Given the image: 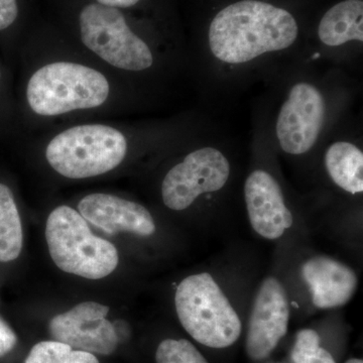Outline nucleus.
<instances>
[{"label": "nucleus", "mask_w": 363, "mask_h": 363, "mask_svg": "<svg viewBox=\"0 0 363 363\" xmlns=\"http://www.w3.org/2000/svg\"><path fill=\"white\" fill-rule=\"evenodd\" d=\"M33 117L55 121L72 114L98 113L117 102V83L99 64L74 57H55L35 65L25 87Z\"/></svg>", "instance_id": "nucleus-1"}, {"label": "nucleus", "mask_w": 363, "mask_h": 363, "mask_svg": "<svg viewBox=\"0 0 363 363\" xmlns=\"http://www.w3.org/2000/svg\"><path fill=\"white\" fill-rule=\"evenodd\" d=\"M297 21L286 9L259 0H242L217 13L209 28L212 54L227 64H243L297 40Z\"/></svg>", "instance_id": "nucleus-2"}, {"label": "nucleus", "mask_w": 363, "mask_h": 363, "mask_svg": "<svg viewBox=\"0 0 363 363\" xmlns=\"http://www.w3.org/2000/svg\"><path fill=\"white\" fill-rule=\"evenodd\" d=\"M128 138L113 123L73 124L51 136L45 147V161L64 178H95L123 164L130 152Z\"/></svg>", "instance_id": "nucleus-3"}, {"label": "nucleus", "mask_w": 363, "mask_h": 363, "mask_svg": "<svg viewBox=\"0 0 363 363\" xmlns=\"http://www.w3.org/2000/svg\"><path fill=\"white\" fill-rule=\"evenodd\" d=\"M77 26L81 45L107 70L138 73L154 65L152 49L121 9L90 2L79 11Z\"/></svg>", "instance_id": "nucleus-4"}, {"label": "nucleus", "mask_w": 363, "mask_h": 363, "mask_svg": "<svg viewBox=\"0 0 363 363\" xmlns=\"http://www.w3.org/2000/svg\"><path fill=\"white\" fill-rule=\"evenodd\" d=\"M175 305L182 326L202 345L220 350L240 338V317L208 272L184 279L177 288Z\"/></svg>", "instance_id": "nucleus-5"}, {"label": "nucleus", "mask_w": 363, "mask_h": 363, "mask_svg": "<svg viewBox=\"0 0 363 363\" xmlns=\"http://www.w3.org/2000/svg\"><path fill=\"white\" fill-rule=\"evenodd\" d=\"M45 240L52 262L68 274L100 279L118 264L116 247L91 233L84 217L66 205L57 207L48 217Z\"/></svg>", "instance_id": "nucleus-6"}, {"label": "nucleus", "mask_w": 363, "mask_h": 363, "mask_svg": "<svg viewBox=\"0 0 363 363\" xmlns=\"http://www.w3.org/2000/svg\"><path fill=\"white\" fill-rule=\"evenodd\" d=\"M230 176L228 160L214 147L190 152L169 169L162 184V202L169 209H187L199 196L224 187Z\"/></svg>", "instance_id": "nucleus-7"}, {"label": "nucleus", "mask_w": 363, "mask_h": 363, "mask_svg": "<svg viewBox=\"0 0 363 363\" xmlns=\"http://www.w3.org/2000/svg\"><path fill=\"white\" fill-rule=\"evenodd\" d=\"M326 116L323 95L309 83H298L279 111L277 136L286 154L303 155L316 143Z\"/></svg>", "instance_id": "nucleus-8"}, {"label": "nucleus", "mask_w": 363, "mask_h": 363, "mask_svg": "<svg viewBox=\"0 0 363 363\" xmlns=\"http://www.w3.org/2000/svg\"><path fill=\"white\" fill-rule=\"evenodd\" d=\"M109 307L84 302L68 312L57 315L50 322L52 338L72 350L109 355L116 350L118 336L116 327L107 320Z\"/></svg>", "instance_id": "nucleus-9"}, {"label": "nucleus", "mask_w": 363, "mask_h": 363, "mask_svg": "<svg viewBox=\"0 0 363 363\" xmlns=\"http://www.w3.org/2000/svg\"><path fill=\"white\" fill-rule=\"evenodd\" d=\"M290 306L281 281L269 277L262 281L253 303L245 350L252 360L269 357L288 332Z\"/></svg>", "instance_id": "nucleus-10"}, {"label": "nucleus", "mask_w": 363, "mask_h": 363, "mask_svg": "<svg viewBox=\"0 0 363 363\" xmlns=\"http://www.w3.org/2000/svg\"><path fill=\"white\" fill-rule=\"evenodd\" d=\"M245 197L250 224L262 238L277 240L292 227L293 215L271 174L262 169L252 172L245 181Z\"/></svg>", "instance_id": "nucleus-11"}, {"label": "nucleus", "mask_w": 363, "mask_h": 363, "mask_svg": "<svg viewBox=\"0 0 363 363\" xmlns=\"http://www.w3.org/2000/svg\"><path fill=\"white\" fill-rule=\"evenodd\" d=\"M78 212L86 221L109 234L128 231L150 236L156 223L147 208L138 203L106 193L85 196L78 204Z\"/></svg>", "instance_id": "nucleus-12"}, {"label": "nucleus", "mask_w": 363, "mask_h": 363, "mask_svg": "<svg viewBox=\"0 0 363 363\" xmlns=\"http://www.w3.org/2000/svg\"><path fill=\"white\" fill-rule=\"evenodd\" d=\"M302 277L312 294V302L319 309H333L347 304L358 286L357 274L350 267L327 257L308 259Z\"/></svg>", "instance_id": "nucleus-13"}, {"label": "nucleus", "mask_w": 363, "mask_h": 363, "mask_svg": "<svg viewBox=\"0 0 363 363\" xmlns=\"http://www.w3.org/2000/svg\"><path fill=\"white\" fill-rule=\"evenodd\" d=\"M318 35L329 47L363 42L362 0H345L331 7L320 21Z\"/></svg>", "instance_id": "nucleus-14"}, {"label": "nucleus", "mask_w": 363, "mask_h": 363, "mask_svg": "<svg viewBox=\"0 0 363 363\" xmlns=\"http://www.w3.org/2000/svg\"><path fill=\"white\" fill-rule=\"evenodd\" d=\"M325 167L332 181L351 194L363 191V154L350 143H333L325 154Z\"/></svg>", "instance_id": "nucleus-15"}, {"label": "nucleus", "mask_w": 363, "mask_h": 363, "mask_svg": "<svg viewBox=\"0 0 363 363\" xmlns=\"http://www.w3.org/2000/svg\"><path fill=\"white\" fill-rule=\"evenodd\" d=\"M23 241V226L13 192L0 183V262L18 259Z\"/></svg>", "instance_id": "nucleus-16"}, {"label": "nucleus", "mask_w": 363, "mask_h": 363, "mask_svg": "<svg viewBox=\"0 0 363 363\" xmlns=\"http://www.w3.org/2000/svg\"><path fill=\"white\" fill-rule=\"evenodd\" d=\"M292 359L294 363H336L331 353L320 346V336L312 329L298 332Z\"/></svg>", "instance_id": "nucleus-17"}, {"label": "nucleus", "mask_w": 363, "mask_h": 363, "mask_svg": "<svg viewBox=\"0 0 363 363\" xmlns=\"http://www.w3.org/2000/svg\"><path fill=\"white\" fill-rule=\"evenodd\" d=\"M157 363H208L200 351L186 339H166L157 346Z\"/></svg>", "instance_id": "nucleus-18"}, {"label": "nucleus", "mask_w": 363, "mask_h": 363, "mask_svg": "<svg viewBox=\"0 0 363 363\" xmlns=\"http://www.w3.org/2000/svg\"><path fill=\"white\" fill-rule=\"evenodd\" d=\"M71 350L60 341H43L33 346L25 363H62Z\"/></svg>", "instance_id": "nucleus-19"}, {"label": "nucleus", "mask_w": 363, "mask_h": 363, "mask_svg": "<svg viewBox=\"0 0 363 363\" xmlns=\"http://www.w3.org/2000/svg\"><path fill=\"white\" fill-rule=\"evenodd\" d=\"M18 0H0V32L11 28L18 16Z\"/></svg>", "instance_id": "nucleus-20"}, {"label": "nucleus", "mask_w": 363, "mask_h": 363, "mask_svg": "<svg viewBox=\"0 0 363 363\" xmlns=\"http://www.w3.org/2000/svg\"><path fill=\"white\" fill-rule=\"evenodd\" d=\"M16 341H18V338H16L13 329L0 318V357L11 352L16 346Z\"/></svg>", "instance_id": "nucleus-21"}, {"label": "nucleus", "mask_w": 363, "mask_h": 363, "mask_svg": "<svg viewBox=\"0 0 363 363\" xmlns=\"http://www.w3.org/2000/svg\"><path fill=\"white\" fill-rule=\"evenodd\" d=\"M62 363H99L93 353L82 350H71Z\"/></svg>", "instance_id": "nucleus-22"}, {"label": "nucleus", "mask_w": 363, "mask_h": 363, "mask_svg": "<svg viewBox=\"0 0 363 363\" xmlns=\"http://www.w3.org/2000/svg\"><path fill=\"white\" fill-rule=\"evenodd\" d=\"M142 0H93L95 4L101 6L112 7V9H130L140 4Z\"/></svg>", "instance_id": "nucleus-23"}, {"label": "nucleus", "mask_w": 363, "mask_h": 363, "mask_svg": "<svg viewBox=\"0 0 363 363\" xmlns=\"http://www.w3.org/2000/svg\"><path fill=\"white\" fill-rule=\"evenodd\" d=\"M345 363H363V362L362 359H359V358H352V359H350Z\"/></svg>", "instance_id": "nucleus-24"}, {"label": "nucleus", "mask_w": 363, "mask_h": 363, "mask_svg": "<svg viewBox=\"0 0 363 363\" xmlns=\"http://www.w3.org/2000/svg\"><path fill=\"white\" fill-rule=\"evenodd\" d=\"M0 80H1V71H0Z\"/></svg>", "instance_id": "nucleus-25"}]
</instances>
